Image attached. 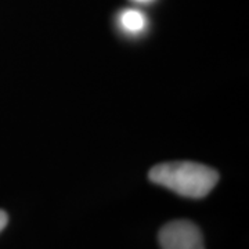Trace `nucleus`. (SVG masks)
<instances>
[{
	"mask_svg": "<svg viewBox=\"0 0 249 249\" xmlns=\"http://www.w3.org/2000/svg\"><path fill=\"white\" fill-rule=\"evenodd\" d=\"M148 178L178 196L198 199L213 190L219 181V173L202 163L178 160L160 163L151 168Z\"/></svg>",
	"mask_w": 249,
	"mask_h": 249,
	"instance_id": "obj_1",
	"label": "nucleus"
},
{
	"mask_svg": "<svg viewBox=\"0 0 249 249\" xmlns=\"http://www.w3.org/2000/svg\"><path fill=\"white\" fill-rule=\"evenodd\" d=\"M134 1H139V3H147V1H151V0H134Z\"/></svg>",
	"mask_w": 249,
	"mask_h": 249,
	"instance_id": "obj_5",
	"label": "nucleus"
},
{
	"mask_svg": "<svg viewBox=\"0 0 249 249\" xmlns=\"http://www.w3.org/2000/svg\"><path fill=\"white\" fill-rule=\"evenodd\" d=\"M7 222H9V216L4 211H0V231H3V229L7 226Z\"/></svg>",
	"mask_w": 249,
	"mask_h": 249,
	"instance_id": "obj_4",
	"label": "nucleus"
},
{
	"mask_svg": "<svg viewBox=\"0 0 249 249\" xmlns=\"http://www.w3.org/2000/svg\"><path fill=\"white\" fill-rule=\"evenodd\" d=\"M158 241L160 249H205L201 230L188 220L165 224L160 230Z\"/></svg>",
	"mask_w": 249,
	"mask_h": 249,
	"instance_id": "obj_2",
	"label": "nucleus"
},
{
	"mask_svg": "<svg viewBox=\"0 0 249 249\" xmlns=\"http://www.w3.org/2000/svg\"><path fill=\"white\" fill-rule=\"evenodd\" d=\"M119 24L124 31L136 35V34H140L145 29L147 25V18L142 14V11L133 9H127L121 13L119 16Z\"/></svg>",
	"mask_w": 249,
	"mask_h": 249,
	"instance_id": "obj_3",
	"label": "nucleus"
}]
</instances>
